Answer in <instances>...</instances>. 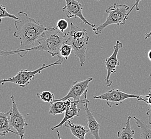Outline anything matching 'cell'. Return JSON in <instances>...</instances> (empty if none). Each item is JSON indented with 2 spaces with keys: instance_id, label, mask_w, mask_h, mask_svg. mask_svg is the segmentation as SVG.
Returning a JSON list of instances; mask_svg holds the SVG:
<instances>
[{
  "instance_id": "obj_8",
  "label": "cell",
  "mask_w": 151,
  "mask_h": 139,
  "mask_svg": "<svg viewBox=\"0 0 151 139\" xmlns=\"http://www.w3.org/2000/svg\"><path fill=\"white\" fill-rule=\"evenodd\" d=\"M123 44L119 40L116 41V44L114 46L113 54L105 59V65L107 71V76L105 78L106 85L107 87H111L113 81L111 80V75L116 72V67L119 66L120 62L117 58L119 50L122 48Z\"/></svg>"
},
{
  "instance_id": "obj_19",
  "label": "cell",
  "mask_w": 151,
  "mask_h": 139,
  "mask_svg": "<svg viewBox=\"0 0 151 139\" xmlns=\"http://www.w3.org/2000/svg\"><path fill=\"white\" fill-rule=\"evenodd\" d=\"M37 96L41 101L47 103H52L56 100L54 94L47 90L43 91L41 93H37Z\"/></svg>"
},
{
  "instance_id": "obj_21",
  "label": "cell",
  "mask_w": 151,
  "mask_h": 139,
  "mask_svg": "<svg viewBox=\"0 0 151 139\" xmlns=\"http://www.w3.org/2000/svg\"><path fill=\"white\" fill-rule=\"evenodd\" d=\"M69 23L66 19L64 18L60 19L56 23V29L62 33H64L68 28Z\"/></svg>"
},
{
  "instance_id": "obj_22",
  "label": "cell",
  "mask_w": 151,
  "mask_h": 139,
  "mask_svg": "<svg viewBox=\"0 0 151 139\" xmlns=\"http://www.w3.org/2000/svg\"><path fill=\"white\" fill-rule=\"evenodd\" d=\"M136 2L134 4V6H132L131 9H130L129 11L128 12V14H127V18H128V16L131 14V12L133 10L134 8H136L137 11H139V3L140 1H142V0H135Z\"/></svg>"
},
{
  "instance_id": "obj_7",
  "label": "cell",
  "mask_w": 151,
  "mask_h": 139,
  "mask_svg": "<svg viewBox=\"0 0 151 139\" xmlns=\"http://www.w3.org/2000/svg\"><path fill=\"white\" fill-rule=\"evenodd\" d=\"M12 100V106L11 113L10 115V122L11 128H14L17 132L20 139H25V133L26 126H28L23 115L18 110L17 104L15 101V97L13 95L10 96Z\"/></svg>"
},
{
  "instance_id": "obj_20",
  "label": "cell",
  "mask_w": 151,
  "mask_h": 139,
  "mask_svg": "<svg viewBox=\"0 0 151 139\" xmlns=\"http://www.w3.org/2000/svg\"><path fill=\"white\" fill-rule=\"evenodd\" d=\"M2 18H12L13 19H15L16 20L20 19L19 18L17 17L15 15L11 14H10L6 10L5 6L1 5L0 6V18H1V21H2Z\"/></svg>"
},
{
  "instance_id": "obj_16",
  "label": "cell",
  "mask_w": 151,
  "mask_h": 139,
  "mask_svg": "<svg viewBox=\"0 0 151 139\" xmlns=\"http://www.w3.org/2000/svg\"><path fill=\"white\" fill-rule=\"evenodd\" d=\"M131 116H128L125 127L122 128V130L117 132L118 139H134V136L135 131L131 128Z\"/></svg>"
},
{
  "instance_id": "obj_2",
  "label": "cell",
  "mask_w": 151,
  "mask_h": 139,
  "mask_svg": "<svg viewBox=\"0 0 151 139\" xmlns=\"http://www.w3.org/2000/svg\"><path fill=\"white\" fill-rule=\"evenodd\" d=\"M65 35L66 33H62L56 28L50 27L41 34V38L37 42L39 44L37 46L24 50H1L0 54L3 56L18 54L20 57H23L30 51H41L48 52L52 56L54 57L58 55L61 46L64 43Z\"/></svg>"
},
{
  "instance_id": "obj_17",
  "label": "cell",
  "mask_w": 151,
  "mask_h": 139,
  "mask_svg": "<svg viewBox=\"0 0 151 139\" xmlns=\"http://www.w3.org/2000/svg\"><path fill=\"white\" fill-rule=\"evenodd\" d=\"M134 119L136 121L138 128L141 130L140 138L142 139H151V128L136 117H134Z\"/></svg>"
},
{
  "instance_id": "obj_3",
  "label": "cell",
  "mask_w": 151,
  "mask_h": 139,
  "mask_svg": "<svg viewBox=\"0 0 151 139\" xmlns=\"http://www.w3.org/2000/svg\"><path fill=\"white\" fill-rule=\"evenodd\" d=\"M90 39L86 29L75 24H70V31L66 33L64 43L70 44L76 57L78 58L81 67L84 65L87 52V45Z\"/></svg>"
},
{
  "instance_id": "obj_9",
  "label": "cell",
  "mask_w": 151,
  "mask_h": 139,
  "mask_svg": "<svg viewBox=\"0 0 151 139\" xmlns=\"http://www.w3.org/2000/svg\"><path fill=\"white\" fill-rule=\"evenodd\" d=\"M66 5L62 10L66 15L67 18H79L81 21L92 27H95L96 25L91 24L85 18L83 14V6L81 3L77 0H65Z\"/></svg>"
},
{
  "instance_id": "obj_23",
  "label": "cell",
  "mask_w": 151,
  "mask_h": 139,
  "mask_svg": "<svg viewBox=\"0 0 151 139\" xmlns=\"http://www.w3.org/2000/svg\"><path fill=\"white\" fill-rule=\"evenodd\" d=\"M138 101H142L146 103L148 105H151V88L150 89V92L148 93V97L147 99H143V97H140L139 99H137Z\"/></svg>"
},
{
  "instance_id": "obj_1",
  "label": "cell",
  "mask_w": 151,
  "mask_h": 139,
  "mask_svg": "<svg viewBox=\"0 0 151 139\" xmlns=\"http://www.w3.org/2000/svg\"><path fill=\"white\" fill-rule=\"evenodd\" d=\"M18 15L20 19L15 21L16 30L13 34L20 40V46L17 50L29 49L34 47L45 31L50 28L41 25L25 12L19 11Z\"/></svg>"
},
{
  "instance_id": "obj_13",
  "label": "cell",
  "mask_w": 151,
  "mask_h": 139,
  "mask_svg": "<svg viewBox=\"0 0 151 139\" xmlns=\"http://www.w3.org/2000/svg\"><path fill=\"white\" fill-rule=\"evenodd\" d=\"M73 103L74 101H71L70 99L64 101H58L55 100L50 106L49 113L55 116L64 113Z\"/></svg>"
},
{
  "instance_id": "obj_28",
  "label": "cell",
  "mask_w": 151,
  "mask_h": 139,
  "mask_svg": "<svg viewBox=\"0 0 151 139\" xmlns=\"http://www.w3.org/2000/svg\"><path fill=\"white\" fill-rule=\"evenodd\" d=\"M94 1H100V0H94Z\"/></svg>"
},
{
  "instance_id": "obj_25",
  "label": "cell",
  "mask_w": 151,
  "mask_h": 139,
  "mask_svg": "<svg viewBox=\"0 0 151 139\" xmlns=\"http://www.w3.org/2000/svg\"><path fill=\"white\" fill-rule=\"evenodd\" d=\"M151 37V30L150 32L148 33H146L145 36V39H147L148 38H150Z\"/></svg>"
},
{
  "instance_id": "obj_11",
  "label": "cell",
  "mask_w": 151,
  "mask_h": 139,
  "mask_svg": "<svg viewBox=\"0 0 151 139\" xmlns=\"http://www.w3.org/2000/svg\"><path fill=\"white\" fill-rule=\"evenodd\" d=\"M87 91H86L84 94L85 102L83 103L86 113V117L87 120V125L90 132L91 134L93 135L94 139H101L100 136V125L98 123V122L96 121V118L93 116V113L88 107V103L90 101L87 99Z\"/></svg>"
},
{
  "instance_id": "obj_27",
  "label": "cell",
  "mask_w": 151,
  "mask_h": 139,
  "mask_svg": "<svg viewBox=\"0 0 151 139\" xmlns=\"http://www.w3.org/2000/svg\"><path fill=\"white\" fill-rule=\"evenodd\" d=\"M57 134H58V139H62L61 138V134L60 133V131L59 130H57Z\"/></svg>"
},
{
  "instance_id": "obj_4",
  "label": "cell",
  "mask_w": 151,
  "mask_h": 139,
  "mask_svg": "<svg viewBox=\"0 0 151 139\" xmlns=\"http://www.w3.org/2000/svg\"><path fill=\"white\" fill-rule=\"evenodd\" d=\"M129 6L127 4H119L114 3L113 6L106 10L108 16L103 23L93 28L94 34L98 35L102 33L104 29L111 25H124L127 18V14L130 10Z\"/></svg>"
},
{
  "instance_id": "obj_12",
  "label": "cell",
  "mask_w": 151,
  "mask_h": 139,
  "mask_svg": "<svg viewBox=\"0 0 151 139\" xmlns=\"http://www.w3.org/2000/svg\"><path fill=\"white\" fill-rule=\"evenodd\" d=\"M85 102V98L83 100H80L78 101H74V103L65 111L64 117L61 120V122L59 123L58 124H57L55 126H54V127L51 128V130H54L56 128H62L67 121L72 120L75 117H76V116L78 117L79 116V112L81 111V109L77 107V105L79 103H84Z\"/></svg>"
},
{
  "instance_id": "obj_15",
  "label": "cell",
  "mask_w": 151,
  "mask_h": 139,
  "mask_svg": "<svg viewBox=\"0 0 151 139\" xmlns=\"http://www.w3.org/2000/svg\"><path fill=\"white\" fill-rule=\"evenodd\" d=\"M11 109L6 112L1 111L0 112V135L5 136L6 134L12 132V133L18 135L17 132L12 130L10 122V115Z\"/></svg>"
},
{
  "instance_id": "obj_24",
  "label": "cell",
  "mask_w": 151,
  "mask_h": 139,
  "mask_svg": "<svg viewBox=\"0 0 151 139\" xmlns=\"http://www.w3.org/2000/svg\"><path fill=\"white\" fill-rule=\"evenodd\" d=\"M146 115L148 116V123L151 125V105H149V107L146 111Z\"/></svg>"
},
{
  "instance_id": "obj_26",
  "label": "cell",
  "mask_w": 151,
  "mask_h": 139,
  "mask_svg": "<svg viewBox=\"0 0 151 139\" xmlns=\"http://www.w3.org/2000/svg\"><path fill=\"white\" fill-rule=\"evenodd\" d=\"M147 55H148V57L149 58V59H150V61L151 62V49L149 50Z\"/></svg>"
},
{
  "instance_id": "obj_10",
  "label": "cell",
  "mask_w": 151,
  "mask_h": 139,
  "mask_svg": "<svg viewBox=\"0 0 151 139\" xmlns=\"http://www.w3.org/2000/svg\"><path fill=\"white\" fill-rule=\"evenodd\" d=\"M93 80V78L90 77L82 81H76L73 83L67 95L58 101H64L68 99H73V101H80L81 96L84 95V93L87 91V88L91 82Z\"/></svg>"
},
{
  "instance_id": "obj_5",
  "label": "cell",
  "mask_w": 151,
  "mask_h": 139,
  "mask_svg": "<svg viewBox=\"0 0 151 139\" xmlns=\"http://www.w3.org/2000/svg\"><path fill=\"white\" fill-rule=\"evenodd\" d=\"M58 61H56L54 63L47 65L44 63L40 67L34 71L22 70L17 73L16 75L13 77L2 79L0 81V84L2 85H3L6 82L14 83L19 85L20 87H26L29 84L31 81L35 79V75L41 73L44 70L50 67H52L54 65H61V64H62V63L64 62V60L63 58H61L60 57H58Z\"/></svg>"
},
{
  "instance_id": "obj_18",
  "label": "cell",
  "mask_w": 151,
  "mask_h": 139,
  "mask_svg": "<svg viewBox=\"0 0 151 139\" xmlns=\"http://www.w3.org/2000/svg\"><path fill=\"white\" fill-rule=\"evenodd\" d=\"M73 50V47L70 44L67 43H64L61 46L57 57H60L63 58L65 61H67L71 54Z\"/></svg>"
},
{
  "instance_id": "obj_6",
  "label": "cell",
  "mask_w": 151,
  "mask_h": 139,
  "mask_svg": "<svg viewBox=\"0 0 151 139\" xmlns=\"http://www.w3.org/2000/svg\"><path fill=\"white\" fill-rule=\"evenodd\" d=\"M148 95H134L123 92L119 90L113 89L100 94V95L93 96V99H99L105 100L109 107H111L114 105H119L122 103L125 100L128 99H138L140 97L147 98Z\"/></svg>"
},
{
  "instance_id": "obj_14",
  "label": "cell",
  "mask_w": 151,
  "mask_h": 139,
  "mask_svg": "<svg viewBox=\"0 0 151 139\" xmlns=\"http://www.w3.org/2000/svg\"><path fill=\"white\" fill-rule=\"evenodd\" d=\"M65 126L67 129H69L73 136L78 139H85V136L90 130L88 126H83L80 124H76L70 120L67 121L65 123Z\"/></svg>"
}]
</instances>
